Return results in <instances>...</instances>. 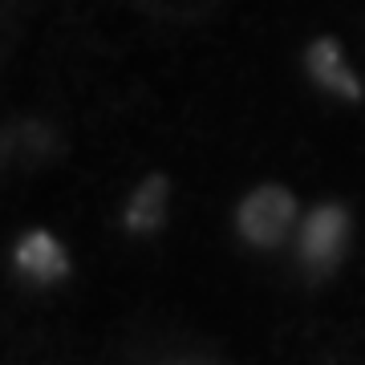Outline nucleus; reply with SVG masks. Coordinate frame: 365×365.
<instances>
[{"label": "nucleus", "mask_w": 365, "mask_h": 365, "mask_svg": "<svg viewBox=\"0 0 365 365\" xmlns=\"http://www.w3.org/2000/svg\"><path fill=\"white\" fill-rule=\"evenodd\" d=\"M288 220H292V199H288L280 187L256 191V195L244 203V211H240L244 232H248L252 240H260V244H272L276 235L288 227Z\"/></svg>", "instance_id": "f257e3e1"}, {"label": "nucleus", "mask_w": 365, "mask_h": 365, "mask_svg": "<svg viewBox=\"0 0 365 365\" xmlns=\"http://www.w3.org/2000/svg\"><path fill=\"white\" fill-rule=\"evenodd\" d=\"M341 244H345V211L341 207H321L304 227V256L317 264H333Z\"/></svg>", "instance_id": "f03ea898"}, {"label": "nucleus", "mask_w": 365, "mask_h": 365, "mask_svg": "<svg viewBox=\"0 0 365 365\" xmlns=\"http://www.w3.org/2000/svg\"><path fill=\"white\" fill-rule=\"evenodd\" d=\"M21 264H25L29 272H41V276H57L61 268H66V260H61V252H57V244H53L49 235H33V240H25Z\"/></svg>", "instance_id": "20e7f679"}, {"label": "nucleus", "mask_w": 365, "mask_h": 365, "mask_svg": "<svg viewBox=\"0 0 365 365\" xmlns=\"http://www.w3.org/2000/svg\"><path fill=\"white\" fill-rule=\"evenodd\" d=\"M309 69H313V78L321 81V86L345 93V98H357V93H361V86H357V78L349 73V66L341 61V49L333 41H317L313 49H309Z\"/></svg>", "instance_id": "7ed1b4c3"}]
</instances>
